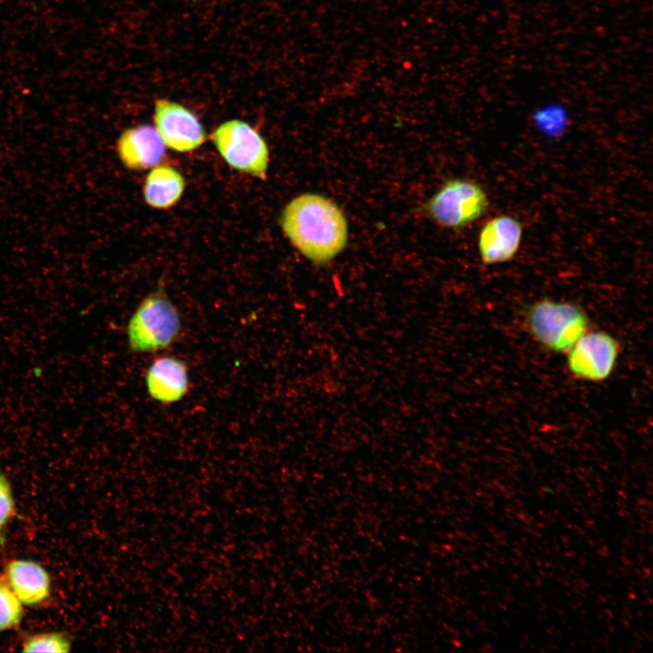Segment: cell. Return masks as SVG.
Returning a JSON list of instances; mask_svg holds the SVG:
<instances>
[{
    "mask_svg": "<svg viewBox=\"0 0 653 653\" xmlns=\"http://www.w3.org/2000/svg\"><path fill=\"white\" fill-rule=\"evenodd\" d=\"M190 385L187 363L175 356L155 357L145 373L149 396L162 404H175L188 394Z\"/></svg>",
    "mask_w": 653,
    "mask_h": 653,
    "instance_id": "9",
    "label": "cell"
},
{
    "mask_svg": "<svg viewBox=\"0 0 653 653\" xmlns=\"http://www.w3.org/2000/svg\"><path fill=\"white\" fill-rule=\"evenodd\" d=\"M3 575L24 606L37 607L51 597V576L44 567L34 560H10L5 565Z\"/></svg>",
    "mask_w": 653,
    "mask_h": 653,
    "instance_id": "11",
    "label": "cell"
},
{
    "mask_svg": "<svg viewBox=\"0 0 653 653\" xmlns=\"http://www.w3.org/2000/svg\"><path fill=\"white\" fill-rule=\"evenodd\" d=\"M72 648V639L64 632L51 631L30 634L22 642L24 652H68Z\"/></svg>",
    "mask_w": 653,
    "mask_h": 653,
    "instance_id": "14",
    "label": "cell"
},
{
    "mask_svg": "<svg viewBox=\"0 0 653 653\" xmlns=\"http://www.w3.org/2000/svg\"><path fill=\"white\" fill-rule=\"evenodd\" d=\"M153 120L164 145L175 151H194L206 141V132L197 116L176 102L157 100Z\"/></svg>",
    "mask_w": 653,
    "mask_h": 653,
    "instance_id": "7",
    "label": "cell"
},
{
    "mask_svg": "<svg viewBox=\"0 0 653 653\" xmlns=\"http://www.w3.org/2000/svg\"><path fill=\"white\" fill-rule=\"evenodd\" d=\"M15 515L16 506L12 485L0 470V545L5 544L6 530Z\"/></svg>",
    "mask_w": 653,
    "mask_h": 653,
    "instance_id": "15",
    "label": "cell"
},
{
    "mask_svg": "<svg viewBox=\"0 0 653 653\" xmlns=\"http://www.w3.org/2000/svg\"><path fill=\"white\" fill-rule=\"evenodd\" d=\"M525 326L545 349L567 353L590 330V318L579 305L542 298L525 309Z\"/></svg>",
    "mask_w": 653,
    "mask_h": 653,
    "instance_id": "3",
    "label": "cell"
},
{
    "mask_svg": "<svg viewBox=\"0 0 653 653\" xmlns=\"http://www.w3.org/2000/svg\"><path fill=\"white\" fill-rule=\"evenodd\" d=\"M180 314L161 285L150 292L131 316L126 337L133 353H155L171 346L181 334Z\"/></svg>",
    "mask_w": 653,
    "mask_h": 653,
    "instance_id": "2",
    "label": "cell"
},
{
    "mask_svg": "<svg viewBox=\"0 0 653 653\" xmlns=\"http://www.w3.org/2000/svg\"><path fill=\"white\" fill-rule=\"evenodd\" d=\"M24 617V605L0 574V632L16 629Z\"/></svg>",
    "mask_w": 653,
    "mask_h": 653,
    "instance_id": "13",
    "label": "cell"
},
{
    "mask_svg": "<svg viewBox=\"0 0 653 653\" xmlns=\"http://www.w3.org/2000/svg\"><path fill=\"white\" fill-rule=\"evenodd\" d=\"M185 190L183 175L170 165L151 168L143 185L145 202L151 208L166 210L174 206Z\"/></svg>",
    "mask_w": 653,
    "mask_h": 653,
    "instance_id": "12",
    "label": "cell"
},
{
    "mask_svg": "<svg viewBox=\"0 0 653 653\" xmlns=\"http://www.w3.org/2000/svg\"><path fill=\"white\" fill-rule=\"evenodd\" d=\"M620 351V343L612 335L589 330L567 352V367L579 379L602 382L613 373Z\"/></svg>",
    "mask_w": 653,
    "mask_h": 653,
    "instance_id": "6",
    "label": "cell"
},
{
    "mask_svg": "<svg viewBox=\"0 0 653 653\" xmlns=\"http://www.w3.org/2000/svg\"><path fill=\"white\" fill-rule=\"evenodd\" d=\"M489 206V196L481 184L469 179H453L430 199L427 210L438 224L461 229L483 216Z\"/></svg>",
    "mask_w": 653,
    "mask_h": 653,
    "instance_id": "5",
    "label": "cell"
},
{
    "mask_svg": "<svg viewBox=\"0 0 653 653\" xmlns=\"http://www.w3.org/2000/svg\"><path fill=\"white\" fill-rule=\"evenodd\" d=\"M279 223L291 244L317 265L332 260L347 244L343 211L319 194L304 193L292 199L282 210Z\"/></svg>",
    "mask_w": 653,
    "mask_h": 653,
    "instance_id": "1",
    "label": "cell"
},
{
    "mask_svg": "<svg viewBox=\"0 0 653 653\" xmlns=\"http://www.w3.org/2000/svg\"><path fill=\"white\" fill-rule=\"evenodd\" d=\"M116 151L124 167L144 171L160 164L165 145L155 127L141 124L122 132L116 142Z\"/></svg>",
    "mask_w": 653,
    "mask_h": 653,
    "instance_id": "10",
    "label": "cell"
},
{
    "mask_svg": "<svg viewBox=\"0 0 653 653\" xmlns=\"http://www.w3.org/2000/svg\"><path fill=\"white\" fill-rule=\"evenodd\" d=\"M523 235L522 223L515 217L502 214L485 222L478 240L480 258L484 265L509 262L518 253Z\"/></svg>",
    "mask_w": 653,
    "mask_h": 653,
    "instance_id": "8",
    "label": "cell"
},
{
    "mask_svg": "<svg viewBox=\"0 0 653 653\" xmlns=\"http://www.w3.org/2000/svg\"><path fill=\"white\" fill-rule=\"evenodd\" d=\"M216 149L233 169L258 179H266L269 151L263 137L241 120H229L211 135Z\"/></svg>",
    "mask_w": 653,
    "mask_h": 653,
    "instance_id": "4",
    "label": "cell"
}]
</instances>
